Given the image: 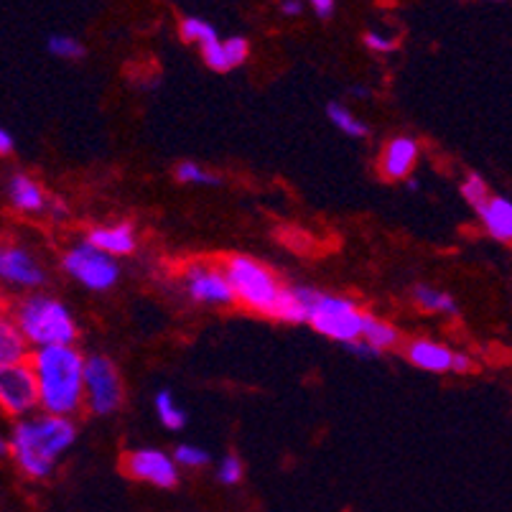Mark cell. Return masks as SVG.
Wrapping results in <instances>:
<instances>
[{"label":"cell","instance_id":"1","mask_svg":"<svg viewBox=\"0 0 512 512\" xmlns=\"http://www.w3.org/2000/svg\"><path fill=\"white\" fill-rule=\"evenodd\" d=\"M39 390V406L46 416L69 418L85 403V357L74 347H41L31 357Z\"/></svg>","mask_w":512,"mask_h":512},{"label":"cell","instance_id":"2","mask_svg":"<svg viewBox=\"0 0 512 512\" xmlns=\"http://www.w3.org/2000/svg\"><path fill=\"white\" fill-rule=\"evenodd\" d=\"M74 439H77V428L69 418L44 413V416L23 418L13 426L8 454L26 477L46 479L51 477L57 459L74 444Z\"/></svg>","mask_w":512,"mask_h":512},{"label":"cell","instance_id":"3","mask_svg":"<svg viewBox=\"0 0 512 512\" xmlns=\"http://www.w3.org/2000/svg\"><path fill=\"white\" fill-rule=\"evenodd\" d=\"M16 327L26 344L34 347H72L77 339V321L72 311L54 296L34 293L16 311Z\"/></svg>","mask_w":512,"mask_h":512},{"label":"cell","instance_id":"4","mask_svg":"<svg viewBox=\"0 0 512 512\" xmlns=\"http://www.w3.org/2000/svg\"><path fill=\"white\" fill-rule=\"evenodd\" d=\"M293 291H296L301 309H304V321H309L316 332L342 344L360 339L365 311L357 309L352 301L304 286L293 288Z\"/></svg>","mask_w":512,"mask_h":512},{"label":"cell","instance_id":"5","mask_svg":"<svg viewBox=\"0 0 512 512\" xmlns=\"http://www.w3.org/2000/svg\"><path fill=\"white\" fill-rule=\"evenodd\" d=\"M222 273L230 283L237 304L273 319L283 286L273 276L271 268H265L260 260L248 258V255H230L222 263Z\"/></svg>","mask_w":512,"mask_h":512},{"label":"cell","instance_id":"6","mask_svg":"<svg viewBox=\"0 0 512 512\" xmlns=\"http://www.w3.org/2000/svg\"><path fill=\"white\" fill-rule=\"evenodd\" d=\"M85 403L97 416H110L123 403V377L110 357L92 355L85 360Z\"/></svg>","mask_w":512,"mask_h":512},{"label":"cell","instance_id":"7","mask_svg":"<svg viewBox=\"0 0 512 512\" xmlns=\"http://www.w3.org/2000/svg\"><path fill=\"white\" fill-rule=\"evenodd\" d=\"M64 271L90 291H107L113 288L120 278L118 260L110 255L100 253L92 245L82 242L77 248L64 255Z\"/></svg>","mask_w":512,"mask_h":512},{"label":"cell","instance_id":"8","mask_svg":"<svg viewBox=\"0 0 512 512\" xmlns=\"http://www.w3.org/2000/svg\"><path fill=\"white\" fill-rule=\"evenodd\" d=\"M39 406V390L29 360L0 367V411L21 418Z\"/></svg>","mask_w":512,"mask_h":512},{"label":"cell","instance_id":"9","mask_svg":"<svg viewBox=\"0 0 512 512\" xmlns=\"http://www.w3.org/2000/svg\"><path fill=\"white\" fill-rule=\"evenodd\" d=\"M184 288L186 293H189V299L197 301V304H207V306L235 304L232 288L230 283H227L220 265H209V263L186 265Z\"/></svg>","mask_w":512,"mask_h":512},{"label":"cell","instance_id":"10","mask_svg":"<svg viewBox=\"0 0 512 512\" xmlns=\"http://www.w3.org/2000/svg\"><path fill=\"white\" fill-rule=\"evenodd\" d=\"M125 474L138 482H148L161 490H174L179 484V467L169 454L158 449H138L125 456Z\"/></svg>","mask_w":512,"mask_h":512},{"label":"cell","instance_id":"11","mask_svg":"<svg viewBox=\"0 0 512 512\" xmlns=\"http://www.w3.org/2000/svg\"><path fill=\"white\" fill-rule=\"evenodd\" d=\"M0 281L18 288H36L46 281V273L29 250L0 245Z\"/></svg>","mask_w":512,"mask_h":512},{"label":"cell","instance_id":"12","mask_svg":"<svg viewBox=\"0 0 512 512\" xmlns=\"http://www.w3.org/2000/svg\"><path fill=\"white\" fill-rule=\"evenodd\" d=\"M418 143L411 136H398L385 146L380 158V171L388 181H406L413 174L418 161Z\"/></svg>","mask_w":512,"mask_h":512},{"label":"cell","instance_id":"13","mask_svg":"<svg viewBox=\"0 0 512 512\" xmlns=\"http://www.w3.org/2000/svg\"><path fill=\"white\" fill-rule=\"evenodd\" d=\"M87 245L110 255V258H120V255H130L136 250V232L128 222H120L113 227H97L87 237Z\"/></svg>","mask_w":512,"mask_h":512},{"label":"cell","instance_id":"14","mask_svg":"<svg viewBox=\"0 0 512 512\" xmlns=\"http://www.w3.org/2000/svg\"><path fill=\"white\" fill-rule=\"evenodd\" d=\"M6 192L11 207L23 214H41L49 207V199H46L44 189H41L29 174H13L11 181H8Z\"/></svg>","mask_w":512,"mask_h":512},{"label":"cell","instance_id":"15","mask_svg":"<svg viewBox=\"0 0 512 512\" xmlns=\"http://www.w3.org/2000/svg\"><path fill=\"white\" fill-rule=\"evenodd\" d=\"M406 357L413 367L426 372H451L454 352L431 339H413L406 349Z\"/></svg>","mask_w":512,"mask_h":512},{"label":"cell","instance_id":"16","mask_svg":"<svg viewBox=\"0 0 512 512\" xmlns=\"http://www.w3.org/2000/svg\"><path fill=\"white\" fill-rule=\"evenodd\" d=\"M482 217L484 230L490 232L495 240L510 242L512 240V204L507 197H490L482 207L477 209Z\"/></svg>","mask_w":512,"mask_h":512},{"label":"cell","instance_id":"17","mask_svg":"<svg viewBox=\"0 0 512 512\" xmlns=\"http://www.w3.org/2000/svg\"><path fill=\"white\" fill-rule=\"evenodd\" d=\"M26 355H29V344L18 332L16 321L8 319L6 314H0V367L23 362Z\"/></svg>","mask_w":512,"mask_h":512},{"label":"cell","instance_id":"18","mask_svg":"<svg viewBox=\"0 0 512 512\" xmlns=\"http://www.w3.org/2000/svg\"><path fill=\"white\" fill-rule=\"evenodd\" d=\"M360 339L383 355V352H388V349L398 347L400 334L393 324H388V321L377 319V316H372V314H365V319H362Z\"/></svg>","mask_w":512,"mask_h":512},{"label":"cell","instance_id":"19","mask_svg":"<svg viewBox=\"0 0 512 512\" xmlns=\"http://www.w3.org/2000/svg\"><path fill=\"white\" fill-rule=\"evenodd\" d=\"M413 299L421 306L423 311H431V314H444V316H456L459 314V306L451 299L449 293L439 291V288L431 286H416L413 288Z\"/></svg>","mask_w":512,"mask_h":512},{"label":"cell","instance_id":"20","mask_svg":"<svg viewBox=\"0 0 512 512\" xmlns=\"http://www.w3.org/2000/svg\"><path fill=\"white\" fill-rule=\"evenodd\" d=\"M327 115H329V120H332V125H337L344 136L367 138V133H370V128H367V125L362 123L355 113H349L347 107L339 105V102H329Z\"/></svg>","mask_w":512,"mask_h":512},{"label":"cell","instance_id":"21","mask_svg":"<svg viewBox=\"0 0 512 512\" xmlns=\"http://www.w3.org/2000/svg\"><path fill=\"white\" fill-rule=\"evenodd\" d=\"M153 406H156L158 421L164 423L169 431H179V428H184L186 416H184V411H181L179 403H176V398L169 393V390H161V393L156 395V400H153Z\"/></svg>","mask_w":512,"mask_h":512},{"label":"cell","instance_id":"22","mask_svg":"<svg viewBox=\"0 0 512 512\" xmlns=\"http://www.w3.org/2000/svg\"><path fill=\"white\" fill-rule=\"evenodd\" d=\"M181 39L189 41V44H194L197 41L199 46L209 44V41H217L220 36H217V31H214L212 23H207L204 18H197V16H189L181 21Z\"/></svg>","mask_w":512,"mask_h":512},{"label":"cell","instance_id":"23","mask_svg":"<svg viewBox=\"0 0 512 512\" xmlns=\"http://www.w3.org/2000/svg\"><path fill=\"white\" fill-rule=\"evenodd\" d=\"M273 319L288 321V324H299V321H304V309H301V301L293 288H283L281 291Z\"/></svg>","mask_w":512,"mask_h":512},{"label":"cell","instance_id":"24","mask_svg":"<svg viewBox=\"0 0 512 512\" xmlns=\"http://www.w3.org/2000/svg\"><path fill=\"white\" fill-rule=\"evenodd\" d=\"M46 46H49L51 54L59 59H82L85 57V46L79 44L74 36H64V34L51 36V39L46 41Z\"/></svg>","mask_w":512,"mask_h":512},{"label":"cell","instance_id":"25","mask_svg":"<svg viewBox=\"0 0 512 512\" xmlns=\"http://www.w3.org/2000/svg\"><path fill=\"white\" fill-rule=\"evenodd\" d=\"M174 464L176 467H189V469L207 467L209 454L194 444H181V446H176V451H174Z\"/></svg>","mask_w":512,"mask_h":512},{"label":"cell","instance_id":"26","mask_svg":"<svg viewBox=\"0 0 512 512\" xmlns=\"http://www.w3.org/2000/svg\"><path fill=\"white\" fill-rule=\"evenodd\" d=\"M176 179H179L181 184H217V181H220L214 174L204 171L199 164H194V161H181V164L176 166Z\"/></svg>","mask_w":512,"mask_h":512},{"label":"cell","instance_id":"27","mask_svg":"<svg viewBox=\"0 0 512 512\" xmlns=\"http://www.w3.org/2000/svg\"><path fill=\"white\" fill-rule=\"evenodd\" d=\"M462 197L467 199L474 209H479L487 199H490V192H487V184H484L482 176L479 174L467 176V181L462 184Z\"/></svg>","mask_w":512,"mask_h":512},{"label":"cell","instance_id":"28","mask_svg":"<svg viewBox=\"0 0 512 512\" xmlns=\"http://www.w3.org/2000/svg\"><path fill=\"white\" fill-rule=\"evenodd\" d=\"M222 49H225V59L227 64H230V69L240 67V64L250 57V44L248 39H242V36H230L227 41H222Z\"/></svg>","mask_w":512,"mask_h":512},{"label":"cell","instance_id":"29","mask_svg":"<svg viewBox=\"0 0 512 512\" xmlns=\"http://www.w3.org/2000/svg\"><path fill=\"white\" fill-rule=\"evenodd\" d=\"M202 57L204 62H207L209 69H214V72H227L230 69V64H227L225 59V49H222V41H209V44L202 46Z\"/></svg>","mask_w":512,"mask_h":512},{"label":"cell","instance_id":"30","mask_svg":"<svg viewBox=\"0 0 512 512\" xmlns=\"http://www.w3.org/2000/svg\"><path fill=\"white\" fill-rule=\"evenodd\" d=\"M217 479L222 484H240L242 479V462L235 454H227L220 462V469H217Z\"/></svg>","mask_w":512,"mask_h":512},{"label":"cell","instance_id":"31","mask_svg":"<svg viewBox=\"0 0 512 512\" xmlns=\"http://www.w3.org/2000/svg\"><path fill=\"white\" fill-rule=\"evenodd\" d=\"M365 46L370 51H377V54H390V51L398 49V39L388 34H380V31H367Z\"/></svg>","mask_w":512,"mask_h":512},{"label":"cell","instance_id":"32","mask_svg":"<svg viewBox=\"0 0 512 512\" xmlns=\"http://www.w3.org/2000/svg\"><path fill=\"white\" fill-rule=\"evenodd\" d=\"M344 347H347L349 352H352V355L362 357V360H375V357H380V352H377V349H372L370 344L362 342V339H357V342L344 344Z\"/></svg>","mask_w":512,"mask_h":512},{"label":"cell","instance_id":"33","mask_svg":"<svg viewBox=\"0 0 512 512\" xmlns=\"http://www.w3.org/2000/svg\"><path fill=\"white\" fill-rule=\"evenodd\" d=\"M311 11H314V16L321 18V21H329V18L334 16V11H337V3H334V0H314V3H311Z\"/></svg>","mask_w":512,"mask_h":512},{"label":"cell","instance_id":"34","mask_svg":"<svg viewBox=\"0 0 512 512\" xmlns=\"http://www.w3.org/2000/svg\"><path fill=\"white\" fill-rule=\"evenodd\" d=\"M474 370V362L469 355H454L451 360V372H472Z\"/></svg>","mask_w":512,"mask_h":512},{"label":"cell","instance_id":"35","mask_svg":"<svg viewBox=\"0 0 512 512\" xmlns=\"http://www.w3.org/2000/svg\"><path fill=\"white\" fill-rule=\"evenodd\" d=\"M13 148H16V141H13V136L8 133L6 128H0V156H8Z\"/></svg>","mask_w":512,"mask_h":512},{"label":"cell","instance_id":"36","mask_svg":"<svg viewBox=\"0 0 512 512\" xmlns=\"http://www.w3.org/2000/svg\"><path fill=\"white\" fill-rule=\"evenodd\" d=\"M278 8H281L283 16H299L304 11V3H299V0H283Z\"/></svg>","mask_w":512,"mask_h":512},{"label":"cell","instance_id":"37","mask_svg":"<svg viewBox=\"0 0 512 512\" xmlns=\"http://www.w3.org/2000/svg\"><path fill=\"white\" fill-rule=\"evenodd\" d=\"M352 95H357V97H362V100H367V97H370L372 92L367 90V87H352Z\"/></svg>","mask_w":512,"mask_h":512},{"label":"cell","instance_id":"38","mask_svg":"<svg viewBox=\"0 0 512 512\" xmlns=\"http://www.w3.org/2000/svg\"><path fill=\"white\" fill-rule=\"evenodd\" d=\"M51 212H54V217H59V220H62V217H67V209H64L62 204H54V207H51Z\"/></svg>","mask_w":512,"mask_h":512},{"label":"cell","instance_id":"39","mask_svg":"<svg viewBox=\"0 0 512 512\" xmlns=\"http://www.w3.org/2000/svg\"><path fill=\"white\" fill-rule=\"evenodd\" d=\"M8 454V439L3 434H0V456Z\"/></svg>","mask_w":512,"mask_h":512}]
</instances>
